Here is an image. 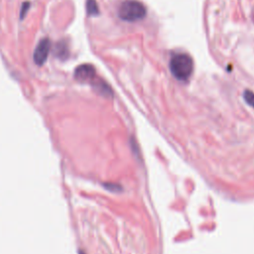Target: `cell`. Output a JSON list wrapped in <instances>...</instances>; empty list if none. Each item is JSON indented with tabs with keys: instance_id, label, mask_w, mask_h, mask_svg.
I'll return each instance as SVG.
<instances>
[{
	"instance_id": "1",
	"label": "cell",
	"mask_w": 254,
	"mask_h": 254,
	"mask_svg": "<svg viewBox=\"0 0 254 254\" xmlns=\"http://www.w3.org/2000/svg\"><path fill=\"white\" fill-rule=\"evenodd\" d=\"M170 70L179 80L186 81L193 70L192 59L187 54H177L170 60Z\"/></svg>"
},
{
	"instance_id": "2",
	"label": "cell",
	"mask_w": 254,
	"mask_h": 254,
	"mask_svg": "<svg viewBox=\"0 0 254 254\" xmlns=\"http://www.w3.org/2000/svg\"><path fill=\"white\" fill-rule=\"evenodd\" d=\"M146 7L143 3L137 0H125L118 8V16L120 19L127 22H135L145 18Z\"/></svg>"
},
{
	"instance_id": "3",
	"label": "cell",
	"mask_w": 254,
	"mask_h": 254,
	"mask_svg": "<svg viewBox=\"0 0 254 254\" xmlns=\"http://www.w3.org/2000/svg\"><path fill=\"white\" fill-rule=\"evenodd\" d=\"M50 50H51V42L48 38H44L38 43L33 55L34 62L37 65L41 66L46 63L50 54Z\"/></svg>"
},
{
	"instance_id": "4",
	"label": "cell",
	"mask_w": 254,
	"mask_h": 254,
	"mask_svg": "<svg viewBox=\"0 0 254 254\" xmlns=\"http://www.w3.org/2000/svg\"><path fill=\"white\" fill-rule=\"evenodd\" d=\"M74 78L79 82H91L95 78V68L92 64H83L74 70Z\"/></svg>"
},
{
	"instance_id": "5",
	"label": "cell",
	"mask_w": 254,
	"mask_h": 254,
	"mask_svg": "<svg viewBox=\"0 0 254 254\" xmlns=\"http://www.w3.org/2000/svg\"><path fill=\"white\" fill-rule=\"evenodd\" d=\"M92 86L94 87V89H96L97 92H99L101 95L103 96H106V97H109V96H112V90L111 88L108 86V84L103 81L102 79L100 78H94L91 82Z\"/></svg>"
},
{
	"instance_id": "6",
	"label": "cell",
	"mask_w": 254,
	"mask_h": 254,
	"mask_svg": "<svg viewBox=\"0 0 254 254\" xmlns=\"http://www.w3.org/2000/svg\"><path fill=\"white\" fill-rule=\"evenodd\" d=\"M86 11L89 16L98 15L99 9L95 0H86Z\"/></svg>"
},
{
	"instance_id": "7",
	"label": "cell",
	"mask_w": 254,
	"mask_h": 254,
	"mask_svg": "<svg viewBox=\"0 0 254 254\" xmlns=\"http://www.w3.org/2000/svg\"><path fill=\"white\" fill-rule=\"evenodd\" d=\"M243 97H244V100L247 102V104H249L254 108V92L251 90H245L243 93Z\"/></svg>"
},
{
	"instance_id": "8",
	"label": "cell",
	"mask_w": 254,
	"mask_h": 254,
	"mask_svg": "<svg viewBox=\"0 0 254 254\" xmlns=\"http://www.w3.org/2000/svg\"><path fill=\"white\" fill-rule=\"evenodd\" d=\"M30 8V3L29 2H24L23 5H22V8H21V12H20V18L23 19L26 14H27V11L29 10Z\"/></svg>"
}]
</instances>
